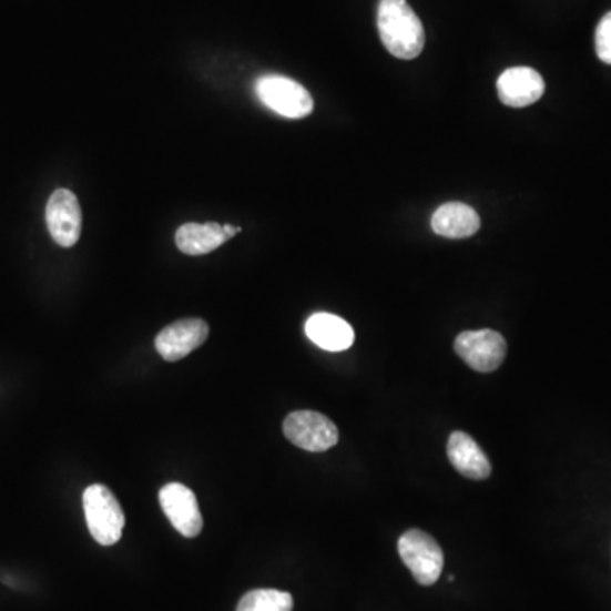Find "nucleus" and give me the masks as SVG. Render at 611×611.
Segmentation results:
<instances>
[{"label": "nucleus", "instance_id": "nucleus-12", "mask_svg": "<svg viewBox=\"0 0 611 611\" xmlns=\"http://www.w3.org/2000/svg\"><path fill=\"white\" fill-rule=\"evenodd\" d=\"M447 456L457 472L466 478L482 481L491 476V462L475 438L464 431H454L447 444Z\"/></svg>", "mask_w": 611, "mask_h": 611}, {"label": "nucleus", "instance_id": "nucleus-2", "mask_svg": "<svg viewBox=\"0 0 611 611\" xmlns=\"http://www.w3.org/2000/svg\"><path fill=\"white\" fill-rule=\"evenodd\" d=\"M83 513L95 542L104 547L120 542L126 520L120 501L108 486L92 485L83 491Z\"/></svg>", "mask_w": 611, "mask_h": 611}, {"label": "nucleus", "instance_id": "nucleus-1", "mask_svg": "<svg viewBox=\"0 0 611 611\" xmlns=\"http://www.w3.org/2000/svg\"><path fill=\"white\" fill-rule=\"evenodd\" d=\"M377 30L384 47L396 59L413 60L424 51V24L406 0H380Z\"/></svg>", "mask_w": 611, "mask_h": 611}, {"label": "nucleus", "instance_id": "nucleus-10", "mask_svg": "<svg viewBox=\"0 0 611 611\" xmlns=\"http://www.w3.org/2000/svg\"><path fill=\"white\" fill-rule=\"evenodd\" d=\"M496 88L499 101L508 108H527L542 98L546 82L542 75L530 67H513L499 75Z\"/></svg>", "mask_w": 611, "mask_h": 611}, {"label": "nucleus", "instance_id": "nucleus-11", "mask_svg": "<svg viewBox=\"0 0 611 611\" xmlns=\"http://www.w3.org/2000/svg\"><path fill=\"white\" fill-rule=\"evenodd\" d=\"M242 232V228L236 226L220 225V223H187L182 225L175 233V243L182 254L191 255V257H200V255L211 254L214 250L220 248L223 243Z\"/></svg>", "mask_w": 611, "mask_h": 611}, {"label": "nucleus", "instance_id": "nucleus-3", "mask_svg": "<svg viewBox=\"0 0 611 611\" xmlns=\"http://www.w3.org/2000/svg\"><path fill=\"white\" fill-rule=\"evenodd\" d=\"M255 92L262 104L289 120L309 116L315 101L296 80L283 75H264L255 83Z\"/></svg>", "mask_w": 611, "mask_h": 611}, {"label": "nucleus", "instance_id": "nucleus-15", "mask_svg": "<svg viewBox=\"0 0 611 611\" xmlns=\"http://www.w3.org/2000/svg\"><path fill=\"white\" fill-rule=\"evenodd\" d=\"M294 600L279 590H254L240 600L236 611H293Z\"/></svg>", "mask_w": 611, "mask_h": 611}, {"label": "nucleus", "instance_id": "nucleus-8", "mask_svg": "<svg viewBox=\"0 0 611 611\" xmlns=\"http://www.w3.org/2000/svg\"><path fill=\"white\" fill-rule=\"evenodd\" d=\"M47 226L51 238L63 248H70L82 233V210L69 189H57L47 204Z\"/></svg>", "mask_w": 611, "mask_h": 611}, {"label": "nucleus", "instance_id": "nucleus-9", "mask_svg": "<svg viewBox=\"0 0 611 611\" xmlns=\"http://www.w3.org/2000/svg\"><path fill=\"white\" fill-rule=\"evenodd\" d=\"M210 335V326L204 319L187 318L163 328L155 340L156 352L166 363H177L181 358L200 348Z\"/></svg>", "mask_w": 611, "mask_h": 611}, {"label": "nucleus", "instance_id": "nucleus-6", "mask_svg": "<svg viewBox=\"0 0 611 611\" xmlns=\"http://www.w3.org/2000/svg\"><path fill=\"white\" fill-rule=\"evenodd\" d=\"M456 354L476 373H492L507 357V340L492 329L464 332L456 338Z\"/></svg>", "mask_w": 611, "mask_h": 611}, {"label": "nucleus", "instance_id": "nucleus-5", "mask_svg": "<svg viewBox=\"0 0 611 611\" xmlns=\"http://www.w3.org/2000/svg\"><path fill=\"white\" fill-rule=\"evenodd\" d=\"M287 440L308 452H325L338 444V428L318 411H294L283 425Z\"/></svg>", "mask_w": 611, "mask_h": 611}, {"label": "nucleus", "instance_id": "nucleus-13", "mask_svg": "<svg viewBox=\"0 0 611 611\" xmlns=\"http://www.w3.org/2000/svg\"><path fill=\"white\" fill-rule=\"evenodd\" d=\"M306 335L326 352H344L354 345L355 332L340 316L316 313L306 322Z\"/></svg>", "mask_w": 611, "mask_h": 611}, {"label": "nucleus", "instance_id": "nucleus-4", "mask_svg": "<svg viewBox=\"0 0 611 611\" xmlns=\"http://www.w3.org/2000/svg\"><path fill=\"white\" fill-rule=\"evenodd\" d=\"M399 556L421 587H431L444 571V550L437 540L421 530H408L398 542Z\"/></svg>", "mask_w": 611, "mask_h": 611}, {"label": "nucleus", "instance_id": "nucleus-16", "mask_svg": "<svg viewBox=\"0 0 611 611\" xmlns=\"http://www.w3.org/2000/svg\"><path fill=\"white\" fill-rule=\"evenodd\" d=\"M597 54L601 62L611 65V12H608L597 28Z\"/></svg>", "mask_w": 611, "mask_h": 611}, {"label": "nucleus", "instance_id": "nucleus-7", "mask_svg": "<svg viewBox=\"0 0 611 611\" xmlns=\"http://www.w3.org/2000/svg\"><path fill=\"white\" fill-rule=\"evenodd\" d=\"M160 505L181 536L194 539L203 530V515L196 495L181 482H171L160 489Z\"/></svg>", "mask_w": 611, "mask_h": 611}, {"label": "nucleus", "instance_id": "nucleus-14", "mask_svg": "<svg viewBox=\"0 0 611 611\" xmlns=\"http://www.w3.org/2000/svg\"><path fill=\"white\" fill-rule=\"evenodd\" d=\"M481 228V217L464 203H447L431 216V230L446 238H469Z\"/></svg>", "mask_w": 611, "mask_h": 611}]
</instances>
